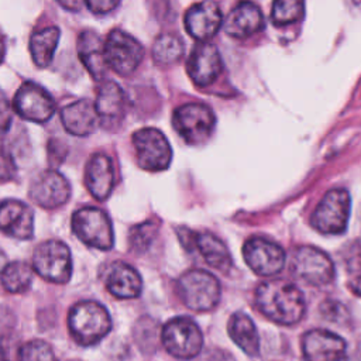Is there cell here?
Instances as JSON below:
<instances>
[{
	"label": "cell",
	"mask_w": 361,
	"mask_h": 361,
	"mask_svg": "<svg viewBox=\"0 0 361 361\" xmlns=\"http://www.w3.org/2000/svg\"><path fill=\"white\" fill-rule=\"evenodd\" d=\"M255 305L265 317L278 324L298 323L306 309L302 290L285 279H271L258 285Z\"/></svg>",
	"instance_id": "cell-1"
},
{
	"label": "cell",
	"mask_w": 361,
	"mask_h": 361,
	"mask_svg": "<svg viewBox=\"0 0 361 361\" xmlns=\"http://www.w3.org/2000/svg\"><path fill=\"white\" fill-rule=\"evenodd\" d=\"M68 329L80 345L97 344L111 329V319L104 306L94 300H83L72 306L68 314Z\"/></svg>",
	"instance_id": "cell-2"
},
{
	"label": "cell",
	"mask_w": 361,
	"mask_h": 361,
	"mask_svg": "<svg viewBox=\"0 0 361 361\" xmlns=\"http://www.w3.org/2000/svg\"><path fill=\"white\" fill-rule=\"evenodd\" d=\"M178 293L182 302L195 312H207L220 300V282L214 275L203 269H190L178 281Z\"/></svg>",
	"instance_id": "cell-3"
},
{
	"label": "cell",
	"mask_w": 361,
	"mask_h": 361,
	"mask_svg": "<svg viewBox=\"0 0 361 361\" xmlns=\"http://www.w3.org/2000/svg\"><path fill=\"white\" fill-rule=\"evenodd\" d=\"M161 341L171 355L180 360H190L200 353L203 336L192 319L179 316L165 323Z\"/></svg>",
	"instance_id": "cell-4"
},
{
	"label": "cell",
	"mask_w": 361,
	"mask_h": 361,
	"mask_svg": "<svg viewBox=\"0 0 361 361\" xmlns=\"http://www.w3.org/2000/svg\"><path fill=\"white\" fill-rule=\"evenodd\" d=\"M32 268L39 276L49 282H68L72 274V257L68 245L58 240L41 243L34 250Z\"/></svg>",
	"instance_id": "cell-5"
},
{
	"label": "cell",
	"mask_w": 361,
	"mask_h": 361,
	"mask_svg": "<svg viewBox=\"0 0 361 361\" xmlns=\"http://www.w3.org/2000/svg\"><path fill=\"white\" fill-rule=\"evenodd\" d=\"M72 230L86 245L97 250H110L113 247V226L102 209L85 207L75 212L72 216Z\"/></svg>",
	"instance_id": "cell-6"
},
{
	"label": "cell",
	"mask_w": 361,
	"mask_h": 361,
	"mask_svg": "<svg viewBox=\"0 0 361 361\" xmlns=\"http://www.w3.org/2000/svg\"><path fill=\"white\" fill-rule=\"evenodd\" d=\"M350 217V195L345 189L329 190L310 217L313 228L323 234H341Z\"/></svg>",
	"instance_id": "cell-7"
},
{
	"label": "cell",
	"mask_w": 361,
	"mask_h": 361,
	"mask_svg": "<svg viewBox=\"0 0 361 361\" xmlns=\"http://www.w3.org/2000/svg\"><path fill=\"white\" fill-rule=\"evenodd\" d=\"M103 51L107 68L121 76L131 75L144 58L142 45L133 35L121 30H113L107 35Z\"/></svg>",
	"instance_id": "cell-8"
},
{
	"label": "cell",
	"mask_w": 361,
	"mask_h": 361,
	"mask_svg": "<svg viewBox=\"0 0 361 361\" xmlns=\"http://www.w3.org/2000/svg\"><path fill=\"white\" fill-rule=\"evenodd\" d=\"M216 117L203 103H186L173 111V127L192 145L204 142L213 133Z\"/></svg>",
	"instance_id": "cell-9"
},
{
	"label": "cell",
	"mask_w": 361,
	"mask_h": 361,
	"mask_svg": "<svg viewBox=\"0 0 361 361\" xmlns=\"http://www.w3.org/2000/svg\"><path fill=\"white\" fill-rule=\"evenodd\" d=\"M133 145L138 165L151 172L164 171L172 159V149L166 137L157 128L147 127L133 134Z\"/></svg>",
	"instance_id": "cell-10"
},
{
	"label": "cell",
	"mask_w": 361,
	"mask_h": 361,
	"mask_svg": "<svg viewBox=\"0 0 361 361\" xmlns=\"http://www.w3.org/2000/svg\"><path fill=\"white\" fill-rule=\"evenodd\" d=\"M290 268L295 276L305 282L322 286L334 278V265L330 257L312 245H302L293 251Z\"/></svg>",
	"instance_id": "cell-11"
},
{
	"label": "cell",
	"mask_w": 361,
	"mask_h": 361,
	"mask_svg": "<svg viewBox=\"0 0 361 361\" xmlns=\"http://www.w3.org/2000/svg\"><path fill=\"white\" fill-rule=\"evenodd\" d=\"M11 106L20 117L34 123L48 121L56 110L52 96L34 82H24L18 87Z\"/></svg>",
	"instance_id": "cell-12"
},
{
	"label": "cell",
	"mask_w": 361,
	"mask_h": 361,
	"mask_svg": "<svg viewBox=\"0 0 361 361\" xmlns=\"http://www.w3.org/2000/svg\"><path fill=\"white\" fill-rule=\"evenodd\" d=\"M243 255L247 265L261 276L276 275L286 261L283 248L264 237L247 240L243 247Z\"/></svg>",
	"instance_id": "cell-13"
},
{
	"label": "cell",
	"mask_w": 361,
	"mask_h": 361,
	"mask_svg": "<svg viewBox=\"0 0 361 361\" xmlns=\"http://www.w3.org/2000/svg\"><path fill=\"white\" fill-rule=\"evenodd\" d=\"M180 241L188 250L196 248L203 259L217 271L227 272L231 268V257L227 245L212 233H193L188 228H179Z\"/></svg>",
	"instance_id": "cell-14"
},
{
	"label": "cell",
	"mask_w": 361,
	"mask_h": 361,
	"mask_svg": "<svg viewBox=\"0 0 361 361\" xmlns=\"http://www.w3.org/2000/svg\"><path fill=\"white\" fill-rule=\"evenodd\" d=\"M345 350L344 338L329 330L314 329L302 337V351L306 361H343Z\"/></svg>",
	"instance_id": "cell-15"
},
{
	"label": "cell",
	"mask_w": 361,
	"mask_h": 361,
	"mask_svg": "<svg viewBox=\"0 0 361 361\" xmlns=\"http://www.w3.org/2000/svg\"><path fill=\"white\" fill-rule=\"evenodd\" d=\"M31 199L44 209H56L71 196L69 182L59 172L49 169L39 173L30 188Z\"/></svg>",
	"instance_id": "cell-16"
},
{
	"label": "cell",
	"mask_w": 361,
	"mask_h": 361,
	"mask_svg": "<svg viewBox=\"0 0 361 361\" xmlns=\"http://www.w3.org/2000/svg\"><path fill=\"white\" fill-rule=\"evenodd\" d=\"M186 68L195 85L200 87L212 85L219 78L223 69L219 49L209 42H202L196 45L188 59Z\"/></svg>",
	"instance_id": "cell-17"
},
{
	"label": "cell",
	"mask_w": 361,
	"mask_h": 361,
	"mask_svg": "<svg viewBox=\"0 0 361 361\" xmlns=\"http://www.w3.org/2000/svg\"><path fill=\"white\" fill-rule=\"evenodd\" d=\"M221 23L223 17L220 7L212 0L193 4L185 14V28L188 34L202 42L214 37Z\"/></svg>",
	"instance_id": "cell-18"
},
{
	"label": "cell",
	"mask_w": 361,
	"mask_h": 361,
	"mask_svg": "<svg viewBox=\"0 0 361 361\" xmlns=\"http://www.w3.org/2000/svg\"><path fill=\"white\" fill-rule=\"evenodd\" d=\"M0 231L17 240L34 235V213L20 200L8 199L0 203Z\"/></svg>",
	"instance_id": "cell-19"
},
{
	"label": "cell",
	"mask_w": 361,
	"mask_h": 361,
	"mask_svg": "<svg viewBox=\"0 0 361 361\" xmlns=\"http://www.w3.org/2000/svg\"><path fill=\"white\" fill-rule=\"evenodd\" d=\"M126 94L118 83L104 80L100 85L94 102L100 124L107 128H113L120 124L126 114Z\"/></svg>",
	"instance_id": "cell-20"
},
{
	"label": "cell",
	"mask_w": 361,
	"mask_h": 361,
	"mask_svg": "<svg viewBox=\"0 0 361 361\" xmlns=\"http://www.w3.org/2000/svg\"><path fill=\"white\" fill-rule=\"evenodd\" d=\"M264 16L252 1H240L227 16L223 28L233 38H247L264 28Z\"/></svg>",
	"instance_id": "cell-21"
},
{
	"label": "cell",
	"mask_w": 361,
	"mask_h": 361,
	"mask_svg": "<svg viewBox=\"0 0 361 361\" xmlns=\"http://www.w3.org/2000/svg\"><path fill=\"white\" fill-rule=\"evenodd\" d=\"M61 121L69 134L76 137L89 135L99 123L94 103L87 99H80L66 104L61 110Z\"/></svg>",
	"instance_id": "cell-22"
},
{
	"label": "cell",
	"mask_w": 361,
	"mask_h": 361,
	"mask_svg": "<svg viewBox=\"0 0 361 361\" xmlns=\"http://www.w3.org/2000/svg\"><path fill=\"white\" fill-rule=\"evenodd\" d=\"M85 182L97 200H106L114 186V169L111 159L106 154H94L87 162Z\"/></svg>",
	"instance_id": "cell-23"
},
{
	"label": "cell",
	"mask_w": 361,
	"mask_h": 361,
	"mask_svg": "<svg viewBox=\"0 0 361 361\" xmlns=\"http://www.w3.org/2000/svg\"><path fill=\"white\" fill-rule=\"evenodd\" d=\"M106 286L118 299H134L141 293L142 281L135 268L123 261H116L106 275Z\"/></svg>",
	"instance_id": "cell-24"
},
{
	"label": "cell",
	"mask_w": 361,
	"mask_h": 361,
	"mask_svg": "<svg viewBox=\"0 0 361 361\" xmlns=\"http://www.w3.org/2000/svg\"><path fill=\"white\" fill-rule=\"evenodd\" d=\"M78 54L83 66L87 69L94 80L103 79L107 63L104 59L103 42L93 31H82L78 38Z\"/></svg>",
	"instance_id": "cell-25"
},
{
	"label": "cell",
	"mask_w": 361,
	"mask_h": 361,
	"mask_svg": "<svg viewBox=\"0 0 361 361\" xmlns=\"http://www.w3.org/2000/svg\"><path fill=\"white\" fill-rule=\"evenodd\" d=\"M231 340L250 357H257L259 353V337L251 317L243 312H235L227 324Z\"/></svg>",
	"instance_id": "cell-26"
},
{
	"label": "cell",
	"mask_w": 361,
	"mask_h": 361,
	"mask_svg": "<svg viewBox=\"0 0 361 361\" xmlns=\"http://www.w3.org/2000/svg\"><path fill=\"white\" fill-rule=\"evenodd\" d=\"M61 37V31L55 25L44 27L35 31L30 38V52L38 68H47L55 54Z\"/></svg>",
	"instance_id": "cell-27"
},
{
	"label": "cell",
	"mask_w": 361,
	"mask_h": 361,
	"mask_svg": "<svg viewBox=\"0 0 361 361\" xmlns=\"http://www.w3.org/2000/svg\"><path fill=\"white\" fill-rule=\"evenodd\" d=\"M182 39L171 32L161 34L155 38L152 45V59L159 66H169L180 61L183 56Z\"/></svg>",
	"instance_id": "cell-28"
},
{
	"label": "cell",
	"mask_w": 361,
	"mask_h": 361,
	"mask_svg": "<svg viewBox=\"0 0 361 361\" xmlns=\"http://www.w3.org/2000/svg\"><path fill=\"white\" fill-rule=\"evenodd\" d=\"M32 268L21 261L7 264L0 272V282L3 288L11 293L27 290L32 283Z\"/></svg>",
	"instance_id": "cell-29"
},
{
	"label": "cell",
	"mask_w": 361,
	"mask_h": 361,
	"mask_svg": "<svg viewBox=\"0 0 361 361\" xmlns=\"http://www.w3.org/2000/svg\"><path fill=\"white\" fill-rule=\"evenodd\" d=\"M303 13V0H274L271 18L275 25H286L302 20Z\"/></svg>",
	"instance_id": "cell-30"
},
{
	"label": "cell",
	"mask_w": 361,
	"mask_h": 361,
	"mask_svg": "<svg viewBox=\"0 0 361 361\" xmlns=\"http://www.w3.org/2000/svg\"><path fill=\"white\" fill-rule=\"evenodd\" d=\"M158 231V224L155 221H144L135 226L130 233V245L135 252L145 251L154 241Z\"/></svg>",
	"instance_id": "cell-31"
},
{
	"label": "cell",
	"mask_w": 361,
	"mask_h": 361,
	"mask_svg": "<svg viewBox=\"0 0 361 361\" xmlns=\"http://www.w3.org/2000/svg\"><path fill=\"white\" fill-rule=\"evenodd\" d=\"M20 361H56L52 347L44 340H31L20 348Z\"/></svg>",
	"instance_id": "cell-32"
},
{
	"label": "cell",
	"mask_w": 361,
	"mask_h": 361,
	"mask_svg": "<svg viewBox=\"0 0 361 361\" xmlns=\"http://www.w3.org/2000/svg\"><path fill=\"white\" fill-rule=\"evenodd\" d=\"M320 313L323 314L324 319L330 320L331 323H340V320H344L347 314L345 307L336 300H326L324 303H322Z\"/></svg>",
	"instance_id": "cell-33"
},
{
	"label": "cell",
	"mask_w": 361,
	"mask_h": 361,
	"mask_svg": "<svg viewBox=\"0 0 361 361\" xmlns=\"http://www.w3.org/2000/svg\"><path fill=\"white\" fill-rule=\"evenodd\" d=\"M16 172H17V166L13 155L8 151L1 148L0 149V180L13 179Z\"/></svg>",
	"instance_id": "cell-34"
},
{
	"label": "cell",
	"mask_w": 361,
	"mask_h": 361,
	"mask_svg": "<svg viewBox=\"0 0 361 361\" xmlns=\"http://www.w3.org/2000/svg\"><path fill=\"white\" fill-rule=\"evenodd\" d=\"M13 120V106L7 100L4 92L0 89V134L10 128Z\"/></svg>",
	"instance_id": "cell-35"
},
{
	"label": "cell",
	"mask_w": 361,
	"mask_h": 361,
	"mask_svg": "<svg viewBox=\"0 0 361 361\" xmlns=\"http://www.w3.org/2000/svg\"><path fill=\"white\" fill-rule=\"evenodd\" d=\"M85 3L93 14H107L118 6L120 0H85Z\"/></svg>",
	"instance_id": "cell-36"
},
{
	"label": "cell",
	"mask_w": 361,
	"mask_h": 361,
	"mask_svg": "<svg viewBox=\"0 0 361 361\" xmlns=\"http://www.w3.org/2000/svg\"><path fill=\"white\" fill-rule=\"evenodd\" d=\"M345 262L350 271L361 269V243H354L345 255Z\"/></svg>",
	"instance_id": "cell-37"
},
{
	"label": "cell",
	"mask_w": 361,
	"mask_h": 361,
	"mask_svg": "<svg viewBox=\"0 0 361 361\" xmlns=\"http://www.w3.org/2000/svg\"><path fill=\"white\" fill-rule=\"evenodd\" d=\"M207 361H235V358L230 353H227L224 350L216 348V350H213L210 353Z\"/></svg>",
	"instance_id": "cell-38"
},
{
	"label": "cell",
	"mask_w": 361,
	"mask_h": 361,
	"mask_svg": "<svg viewBox=\"0 0 361 361\" xmlns=\"http://www.w3.org/2000/svg\"><path fill=\"white\" fill-rule=\"evenodd\" d=\"M63 8L69 11H79L85 3V0H56Z\"/></svg>",
	"instance_id": "cell-39"
},
{
	"label": "cell",
	"mask_w": 361,
	"mask_h": 361,
	"mask_svg": "<svg viewBox=\"0 0 361 361\" xmlns=\"http://www.w3.org/2000/svg\"><path fill=\"white\" fill-rule=\"evenodd\" d=\"M348 286H350V289H351L353 293H355L357 296H361V275L354 276V278L348 282Z\"/></svg>",
	"instance_id": "cell-40"
},
{
	"label": "cell",
	"mask_w": 361,
	"mask_h": 361,
	"mask_svg": "<svg viewBox=\"0 0 361 361\" xmlns=\"http://www.w3.org/2000/svg\"><path fill=\"white\" fill-rule=\"evenodd\" d=\"M4 54H6V44H4V38H3V34L0 32V63L3 62Z\"/></svg>",
	"instance_id": "cell-41"
}]
</instances>
